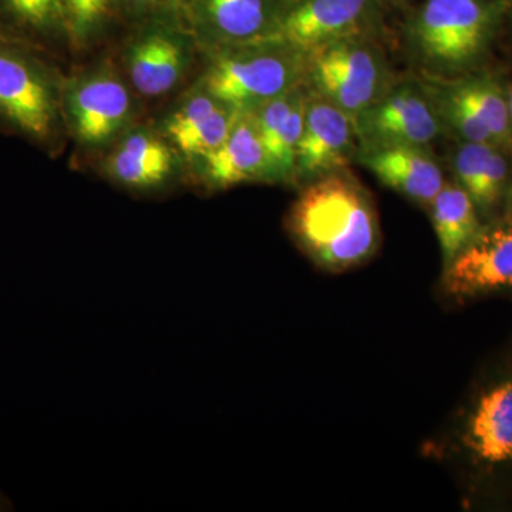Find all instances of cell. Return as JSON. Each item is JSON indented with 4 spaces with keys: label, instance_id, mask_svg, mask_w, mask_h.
<instances>
[{
    "label": "cell",
    "instance_id": "6da1fadb",
    "mask_svg": "<svg viewBox=\"0 0 512 512\" xmlns=\"http://www.w3.org/2000/svg\"><path fill=\"white\" fill-rule=\"evenodd\" d=\"M420 453L451 477L464 510L512 512V333Z\"/></svg>",
    "mask_w": 512,
    "mask_h": 512
},
{
    "label": "cell",
    "instance_id": "7a4b0ae2",
    "mask_svg": "<svg viewBox=\"0 0 512 512\" xmlns=\"http://www.w3.org/2000/svg\"><path fill=\"white\" fill-rule=\"evenodd\" d=\"M285 228L299 251L330 274L367 264L382 244L375 201L350 168L299 188Z\"/></svg>",
    "mask_w": 512,
    "mask_h": 512
},
{
    "label": "cell",
    "instance_id": "3957f363",
    "mask_svg": "<svg viewBox=\"0 0 512 512\" xmlns=\"http://www.w3.org/2000/svg\"><path fill=\"white\" fill-rule=\"evenodd\" d=\"M508 9L507 0H424L403 25L404 49L416 74L454 79L476 72Z\"/></svg>",
    "mask_w": 512,
    "mask_h": 512
},
{
    "label": "cell",
    "instance_id": "277c9868",
    "mask_svg": "<svg viewBox=\"0 0 512 512\" xmlns=\"http://www.w3.org/2000/svg\"><path fill=\"white\" fill-rule=\"evenodd\" d=\"M147 116L146 104L127 82L110 47L74 63L66 72L63 120L77 168L92 167L107 148Z\"/></svg>",
    "mask_w": 512,
    "mask_h": 512
},
{
    "label": "cell",
    "instance_id": "5b68a950",
    "mask_svg": "<svg viewBox=\"0 0 512 512\" xmlns=\"http://www.w3.org/2000/svg\"><path fill=\"white\" fill-rule=\"evenodd\" d=\"M60 63L42 49L0 35V131L52 158L69 143Z\"/></svg>",
    "mask_w": 512,
    "mask_h": 512
},
{
    "label": "cell",
    "instance_id": "8992f818",
    "mask_svg": "<svg viewBox=\"0 0 512 512\" xmlns=\"http://www.w3.org/2000/svg\"><path fill=\"white\" fill-rule=\"evenodd\" d=\"M306 53L281 37L201 52L194 82L238 113L291 92L305 80Z\"/></svg>",
    "mask_w": 512,
    "mask_h": 512
},
{
    "label": "cell",
    "instance_id": "52a82bcc",
    "mask_svg": "<svg viewBox=\"0 0 512 512\" xmlns=\"http://www.w3.org/2000/svg\"><path fill=\"white\" fill-rule=\"evenodd\" d=\"M110 49L147 109L148 104H163L190 86L201 64L194 33L178 20L134 23Z\"/></svg>",
    "mask_w": 512,
    "mask_h": 512
},
{
    "label": "cell",
    "instance_id": "ba28073f",
    "mask_svg": "<svg viewBox=\"0 0 512 512\" xmlns=\"http://www.w3.org/2000/svg\"><path fill=\"white\" fill-rule=\"evenodd\" d=\"M396 77L380 39L359 37L306 53L303 84L355 121Z\"/></svg>",
    "mask_w": 512,
    "mask_h": 512
},
{
    "label": "cell",
    "instance_id": "9c48e42d",
    "mask_svg": "<svg viewBox=\"0 0 512 512\" xmlns=\"http://www.w3.org/2000/svg\"><path fill=\"white\" fill-rule=\"evenodd\" d=\"M90 168L114 187L144 197L190 185L183 158L148 116L127 130Z\"/></svg>",
    "mask_w": 512,
    "mask_h": 512
},
{
    "label": "cell",
    "instance_id": "30bf717a",
    "mask_svg": "<svg viewBox=\"0 0 512 512\" xmlns=\"http://www.w3.org/2000/svg\"><path fill=\"white\" fill-rule=\"evenodd\" d=\"M436 296L450 309L512 299V222H485L477 238L441 271Z\"/></svg>",
    "mask_w": 512,
    "mask_h": 512
},
{
    "label": "cell",
    "instance_id": "8fae6325",
    "mask_svg": "<svg viewBox=\"0 0 512 512\" xmlns=\"http://www.w3.org/2000/svg\"><path fill=\"white\" fill-rule=\"evenodd\" d=\"M357 147L424 146L446 134L419 74L397 76L386 93L355 120Z\"/></svg>",
    "mask_w": 512,
    "mask_h": 512
},
{
    "label": "cell",
    "instance_id": "7c38bea8",
    "mask_svg": "<svg viewBox=\"0 0 512 512\" xmlns=\"http://www.w3.org/2000/svg\"><path fill=\"white\" fill-rule=\"evenodd\" d=\"M238 114L201 84L192 82L148 117L183 158L190 183L191 171L224 143Z\"/></svg>",
    "mask_w": 512,
    "mask_h": 512
},
{
    "label": "cell",
    "instance_id": "4fadbf2b",
    "mask_svg": "<svg viewBox=\"0 0 512 512\" xmlns=\"http://www.w3.org/2000/svg\"><path fill=\"white\" fill-rule=\"evenodd\" d=\"M384 0H289L278 37L312 52L342 40L384 33Z\"/></svg>",
    "mask_w": 512,
    "mask_h": 512
},
{
    "label": "cell",
    "instance_id": "5bb4252c",
    "mask_svg": "<svg viewBox=\"0 0 512 512\" xmlns=\"http://www.w3.org/2000/svg\"><path fill=\"white\" fill-rule=\"evenodd\" d=\"M289 0H191L188 26L201 52L278 37Z\"/></svg>",
    "mask_w": 512,
    "mask_h": 512
},
{
    "label": "cell",
    "instance_id": "9a60e30c",
    "mask_svg": "<svg viewBox=\"0 0 512 512\" xmlns=\"http://www.w3.org/2000/svg\"><path fill=\"white\" fill-rule=\"evenodd\" d=\"M356 153L355 121L335 104L306 89L305 121L296 151V188L349 168L355 163Z\"/></svg>",
    "mask_w": 512,
    "mask_h": 512
},
{
    "label": "cell",
    "instance_id": "2e32d148",
    "mask_svg": "<svg viewBox=\"0 0 512 512\" xmlns=\"http://www.w3.org/2000/svg\"><path fill=\"white\" fill-rule=\"evenodd\" d=\"M244 184L275 185L264 141L251 111L238 114L224 143L190 173V185L207 192Z\"/></svg>",
    "mask_w": 512,
    "mask_h": 512
},
{
    "label": "cell",
    "instance_id": "e0dca14e",
    "mask_svg": "<svg viewBox=\"0 0 512 512\" xmlns=\"http://www.w3.org/2000/svg\"><path fill=\"white\" fill-rule=\"evenodd\" d=\"M355 163L369 170L384 187L424 210L447 180L431 147H357Z\"/></svg>",
    "mask_w": 512,
    "mask_h": 512
},
{
    "label": "cell",
    "instance_id": "ac0fdd59",
    "mask_svg": "<svg viewBox=\"0 0 512 512\" xmlns=\"http://www.w3.org/2000/svg\"><path fill=\"white\" fill-rule=\"evenodd\" d=\"M305 107L306 87L301 84L251 111L264 141L275 185L296 187V151L302 136Z\"/></svg>",
    "mask_w": 512,
    "mask_h": 512
},
{
    "label": "cell",
    "instance_id": "d6986e66",
    "mask_svg": "<svg viewBox=\"0 0 512 512\" xmlns=\"http://www.w3.org/2000/svg\"><path fill=\"white\" fill-rule=\"evenodd\" d=\"M0 35L70 59L62 0H0Z\"/></svg>",
    "mask_w": 512,
    "mask_h": 512
},
{
    "label": "cell",
    "instance_id": "ffe728a7",
    "mask_svg": "<svg viewBox=\"0 0 512 512\" xmlns=\"http://www.w3.org/2000/svg\"><path fill=\"white\" fill-rule=\"evenodd\" d=\"M62 6L74 63L109 49L128 26L121 0H62Z\"/></svg>",
    "mask_w": 512,
    "mask_h": 512
},
{
    "label": "cell",
    "instance_id": "44dd1931",
    "mask_svg": "<svg viewBox=\"0 0 512 512\" xmlns=\"http://www.w3.org/2000/svg\"><path fill=\"white\" fill-rule=\"evenodd\" d=\"M434 80L483 124L495 146L512 151V117L507 86L483 70L454 79Z\"/></svg>",
    "mask_w": 512,
    "mask_h": 512
},
{
    "label": "cell",
    "instance_id": "7402d4cb",
    "mask_svg": "<svg viewBox=\"0 0 512 512\" xmlns=\"http://www.w3.org/2000/svg\"><path fill=\"white\" fill-rule=\"evenodd\" d=\"M426 211L439 241L444 271L477 238L485 222L470 195L453 180H446Z\"/></svg>",
    "mask_w": 512,
    "mask_h": 512
},
{
    "label": "cell",
    "instance_id": "603a6c76",
    "mask_svg": "<svg viewBox=\"0 0 512 512\" xmlns=\"http://www.w3.org/2000/svg\"><path fill=\"white\" fill-rule=\"evenodd\" d=\"M190 2L191 0H121V5L128 26L147 20H178L188 25Z\"/></svg>",
    "mask_w": 512,
    "mask_h": 512
},
{
    "label": "cell",
    "instance_id": "cb8c5ba5",
    "mask_svg": "<svg viewBox=\"0 0 512 512\" xmlns=\"http://www.w3.org/2000/svg\"><path fill=\"white\" fill-rule=\"evenodd\" d=\"M503 218L512 222V167H511V178L510 184H508L507 194H505Z\"/></svg>",
    "mask_w": 512,
    "mask_h": 512
},
{
    "label": "cell",
    "instance_id": "d4e9b609",
    "mask_svg": "<svg viewBox=\"0 0 512 512\" xmlns=\"http://www.w3.org/2000/svg\"><path fill=\"white\" fill-rule=\"evenodd\" d=\"M384 2H386V5L402 6L409 3L410 0H384Z\"/></svg>",
    "mask_w": 512,
    "mask_h": 512
},
{
    "label": "cell",
    "instance_id": "484cf974",
    "mask_svg": "<svg viewBox=\"0 0 512 512\" xmlns=\"http://www.w3.org/2000/svg\"><path fill=\"white\" fill-rule=\"evenodd\" d=\"M507 93H508V101H510V110H511V117H512V82L510 86H507Z\"/></svg>",
    "mask_w": 512,
    "mask_h": 512
},
{
    "label": "cell",
    "instance_id": "4316f807",
    "mask_svg": "<svg viewBox=\"0 0 512 512\" xmlns=\"http://www.w3.org/2000/svg\"><path fill=\"white\" fill-rule=\"evenodd\" d=\"M6 505H8V501L5 500V497H3V495H0V508H5Z\"/></svg>",
    "mask_w": 512,
    "mask_h": 512
},
{
    "label": "cell",
    "instance_id": "83f0119b",
    "mask_svg": "<svg viewBox=\"0 0 512 512\" xmlns=\"http://www.w3.org/2000/svg\"><path fill=\"white\" fill-rule=\"evenodd\" d=\"M508 5L512 6V0H507Z\"/></svg>",
    "mask_w": 512,
    "mask_h": 512
}]
</instances>
